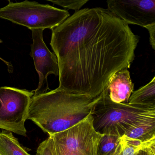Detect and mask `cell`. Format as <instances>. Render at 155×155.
Segmentation results:
<instances>
[{"label":"cell","instance_id":"obj_12","mask_svg":"<svg viewBox=\"0 0 155 155\" xmlns=\"http://www.w3.org/2000/svg\"><path fill=\"white\" fill-rule=\"evenodd\" d=\"M120 137L103 134L98 144L97 155H115L120 148Z\"/></svg>","mask_w":155,"mask_h":155},{"label":"cell","instance_id":"obj_5","mask_svg":"<svg viewBox=\"0 0 155 155\" xmlns=\"http://www.w3.org/2000/svg\"><path fill=\"white\" fill-rule=\"evenodd\" d=\"M33 43L30 56L33 58L36 71L39 75L38 86L34 95L47 92L49 89L48 77L51 74L59 76L58 63L56 55L48 48L43 40L44 30L31 29Z\"/></svg>","mask_w":155,"mask_h":155},{"label":"cell","instance_id":"obj_16","mask_svg":"<svg viewBox=\"0 0 155 155\" xmlns=\"http://www.w3.org/2000/svg\"><path fill=\"white\" fill-rule=\"evenodd\" d=\"M0 129L8 130L12 133L24 137L27 136V130L24 124L9 123L0 120Z\"/></svg>","mask_w":155,"mask_h":155},{"label":"cell","instance_id":"obj_15","mask_svg":"<svg viewBox=\"0 0 155 155\" xmlns=\"http://www.w3.org/2000/svg\"><path fill=\"white\" fill-rule=\"evenodd\" d=\"M36 155H56L55 144L52 136L49 135L48 138L40 144Z\"/></svg>","mask_w":155,"mask_h":155},{"label":"cell","instance_id":"obj_7","mask_svg":"<svg viewBox=\"0 0 155 155\" xmlns=\"http://www.w3.org/2000/svg\"><path fill=\"white\" fill-rule=\"evenodd\" d=\"M34 93L15 87H0V120L9 123L24 124L31 99Z\"/></svg>","mask_w":155,"mask_h":155},{"label":"cell","instance_id":"obj_21","mask_svg":"<svg viewBox=\"0 0 155 155\" xmlns=\"http://www.w3.org/2000/svg\"><path fill=\"white\" fill-rule=\"evenodd\" d=\"M0 155H2V154H1V153H0Z\"/></svg>","mask_w":155,"mask_h":155},{"label":"cell","instance_id":"obj_1","mask_svg":"<svg viewBox=\"0 0 155 155\" xmlns=\"http://www.w3.org/2000/svg\"><path fill=\"white\" fill-rule=\"evenodd\" d=\"M51 30L58 88L92 98L114 73L130 68L139 41L127 23L101 8L80 10Z\"/></svg>","mask_w":155,"mask_h":155},{"label":"cell","instance_id":"obj_20","mask_svg":"<svg viewBox=\"0 0 155 155\" xmlns=\"http://www.w3.org/2000/svg\"><path fill=\"white\" fill-rule=\"evenodd\" d=\"M120 150V149H119ZM119 150L118 152H117V154H116V155H119Z\"/></svg>","mask_w":155,"mask_h":155},{"label":"cell","instance_id":"obj_11","mask_svg":"<svg viewBox=\"0 0 155 155\" xmlns=\"http://www.w3.org/2000/svg\"><path fill=\"white\" fill-rule=\"evenodd\" d=\"M0 153L2 155H31L21 147L12 132L4 130L0 131Z\"/></svg>","mask_w":155,"mask_h":155},{"label":"cell","instance_id":"obj_6","mask_svg":"<svg viewBox=\"0 0 155 155\" xmlns=\"http://www.w3.org/2000/svg\"><path fill=\"white\" fill-rule=\"evenodd\" d=\"M107 9L128 25L155 23V0H110Z\"/></svg>","mask_w":155,"mask_h":155},{"label":"cell","instance_id":"obj_4","mask_svg":"<svg viewBox=\"0 0 155 155\" xmlns=\"http://www.w3.org/2000/svg\"><path fill=\"white\" fill-rule=\"evenodd\" d=\"M69 17L67 11L29 1L16 3L9 1L0 8L1 18L30 30H52Z\"/></svg>","mask_w":155,"mask_h":155},{"label":"cell","instance_id":"obj_2","mask_svg":"<svg viewBox=\"0 0 155 155\" xmlns=\"http://www.w3.org/2000/svg\"><path fill=\"white\" fill-rule=\"evenodd\" d=\"M97 98L71 93L58 88L34 94L27 120L33 121L49 135L62 132L91 114Z\"/></svg>","mask_w":155,"mask_h":155},{"label":"cell","instance_id":"obj_3","mask_svg":"<svg viewBox=\"0 0 155 155\" xmlns=\"http://www.w3.org/2000/svg\"><path fill=\"white\" fill-rule=\"evenodd\" d=\"M154 113L155 108L113 102L106 88L98 97L91 115L97 132L121 137L137 121Z\"/></svg>","mask_w":155,"mask_h":155},{"label":"cell","instance_id":"obj_8","mask_svg":"<svg viewBox=\"0 0 155 155\" xmlns=\"http://www.w3.org/2000/svg\"><path fill=\"white\" fill-rule=\"evenodd\" d=\"M134 88L127 69L121 70L114 73L106 87L111 101L117 103H127Z\"/></svg>","mask_w":155,"mask_h":155},{"label":"cell","instance_id":"obj_17","mask_svg":"<svg viewBox=\"0 0 155 155\" xmlns=\"http://www.w3.org/2000/svg\"><path fill=\"white\" fill-rule=\"evenodd\" d=\"M135 155H155V138L146 142Z\"/></svg>","mask_w":155,"mask_h":155},{"label":"cell","instance_id":"obj_9","mask_svg":"<svg viewBox=\"0 0 155 155\" xmlns=\"http://www.w3.org/2000/svg\"><path fill=\"white\" fill-rule=\"evenodd\" d=\"M124 136L143 142L155 138V113L147 115L137 121Z\"/></svg>","mask_w":155,"mask_h":155},{"label":"cell","instance_id":"obj_19","mask_svg":"<svg viewBox=\"0 0 155 155\" xmlns=\"http://www.w3.org/2000/svg\"><path fill=\"white\" fill-rule=\"evenodd\" d=\"M0 59L2 60V61H4V62H5V63H6V64H7V65H8V62H7V61H5L4 60L2 59L1 58H0Z\"/></svg>","mask_w":155,"mask_h":155},{"label":"cell","instance_id":"obj_10","mask_svg":"<svg viewBox=\"0 0 155 155\" xmlns=\"http://www.w3.org/2000/svg\"><path fill=\"white\" fill-rule=\"evenodd\" d=\"M128 103L132 105L155 108V77L147 85L133 91Z\"/></svg>","mask_w":155,"mask_h":155},{"label":"cell","instance_id":"obj_18","mask_svg":"<svg viewBox=\"0 0 155 155\" xmlns=\"http://www.w3.org/2000/svg\"><path fill=\"white\" fill-rule=\"evenodd\" d=\"M147 29L150 35V42L152 48L155 50V23L144 27Z\"/></svg>","mask_w":155,"mask_h":155},{"label":"cell","instance_id":"obj_13","mask_svg":"<svg viewBox=\"0 0 155 155\" xmlns=\"http://www.w3.org/2000/svg\"><path fill=\"white\" fill-rule=\"evenodd\" d=\"M147 142H141L137 140L122 136L120 137L119 155H135L138 150Z\"/></svg>","mask_w":155,"mask_h":155},{"label":"cell","instance_id":"obj_14","mask_svg":"<svg viewBox=\"0 0 155 155\" xmlns=\"http://www.w3.org/2000/svg\"><path fill=\"white\" fill-rule=\"evenodd\" d=\"M48 1L52 2L53 4L58 5L67 10L71 9L75 11L76 12L80 10L81 8L83 7L88 0H74V1H66V0H48Z\"/></svg>","mask_w":155,"mask_h":155}]
</instances>
